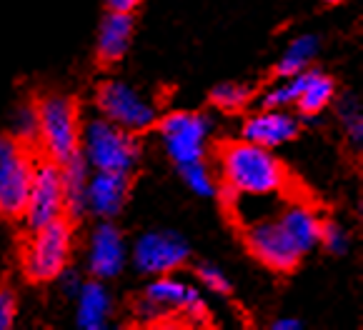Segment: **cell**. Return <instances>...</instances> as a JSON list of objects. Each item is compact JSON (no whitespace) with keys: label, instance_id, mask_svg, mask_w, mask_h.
I'll list each match as a JSON object with an SVG mask.
<instances>
[{"label":"cell","instance_id":"6da1fadb","mask_svg":"<svg viewBox=\"0 0 363 330\" xmlns=\"http://www.w3.org/2000/svg\"><path fill=\"white\" fill-rule=\"evenodd\" d=\"M220 183L233 188L240 195L268 198L284 195L291 186L286 165L273 155L271 148H263L251 140H228L218 148Z\"/></svg>","mask_w":363,"mask_h":330},{"label":"cell","instance_id":"7a4b0ae2","mask_svg":"<svg viewBox=\"0 0 363 330\" xmlns=\"http://www.w3.org/2000/svg\"><path fill=\"white\" fill-rule=\"evenodd\" d=\"M80 153L88 160L91 171L133 176L143 155V145L135 133L118 128L116 123L98 115L80 125Z\"/></svg>","mask_w":363,"mask_h":330},{"label":"cell","instance_id":"3957f363","mask_svg":"<svg viewBox=\"0 0 363 330\" xmlns=\"http://www.w3.org/2000/svg\"><path fill=\"white\" fill-rule=\"evenodd\" d=\"M73 253V220L68 215L28 230L23 248V275L30 283H53L70 266Z\"/></svg>","mask_w":363,"mask_h":330},{"label":"cell","instance_id":"277c9868","mask_svg":"<svg viewBox=\"0 0 363 330\" xmlns=\"http://www.w3.org/2000/svg\"><path fill=\"white\" fill-rule=\"evenodd\" d=\"M38 106V153L63 163L80 150V110L78 103L63 93H45Z\"/></svg>","mask_w":363,"mask_h":330},{"label":"cell","instance_id":"5b68a950","mask_svg":"<svg viewBox=\"0 0 363 330\" xmlns=\"http://www.w3.org/2000/svg\"><path fill=\"white\" fill-rule=\"evenodd\" d=\"M38 150L11 133H0V218L21 220Z\"/></svg>","mask_w":363,"mask_h":330},{"label":"cell","instance_id":"8992f818","mask_svg":"<svg viewBox=\"0 0 363 330\" xmlns=\"http://www.w3.org/2000/svg\"><path fill=\"white\" fill-rule=\"evenodd\" d=\"M155 128L163 140L168 158L173 165L196 163L208 158V140L213 133V120L206 113L196 110H171L166 115H158Z\"/></svg>","mask_w":363,"mask_h":330},{"label":"cell","instance_id":"52a82bcc","mask_svg":"<svg viewBox=\"0 0 363 330\" xmlns=\"http://www.w3.org/2000/svg\"><path fill=\"white\" fill-rule=\"evenodd\" d=\"M96 108L98 115L135 135L155 128L158 120V108L125 80H103L96 88Z\"/></svg>","mask_w":363,"mask_h":330},{"label":"cell","instance_id":"ba28073f","mask_svg":"<svg viewBox=\"0 0 363 330\" xmlns=\"http://www.w3.org/2000/svg\"><path fill=\"white\" fill-rule=\"evenodd\" d=\"M138 315L145 320H158L160 315H183L196 325H206L208 308L196 288L171 275H158L148 283L138 303Z\"/></svg>","mask_w":363,"mask_h":330},{"label":"cell","instance_id":"9c48e42d","mask_svg":"<svg viewBox=\"0 0 363 330\" xmlns=\"http://www.w3.org/2000/svg\"><path fill=\"white\" fill-rule=\"evenodd\" d=\"M243 243L261 266L271 268L273 273H284V275L294 273L303 258L298 245L291 240L278 218H268V215L243 225Z\"/></svg>","mask_w":363,"mask_h":330},{"label":"cell","instance_id":"30bf717a","mask_svg":"<svg viewBox=\"0 0 363 330\" xmlns=\"http://www.w3.org/2000/svg\"><path fill=\"white\" fill-rule=\"evenodd\" d=\"M65 215V198H63V178H60V165L55 160L40 158L33 168L30 188H28V200L23 208V225L26 230H35L50 220Z\"/></svg>","mask_w":363,"mask_h":330},{"label":"cell","instance_id":"8fae6325","mask_svg":"<svg viewBox=\"0 0 363 330\" xmlns=\"http://www.w3.org/2000/svg\"><path fill=\"white\" fill-rule=\"evenodd\" d=\"M191 258V245L176 230H148L138 235L130 248L128 261L143 275L158 278L171 275L181 266H186Z\"/></svg>","mask_w":363,"mask_h":330},{"label":"cell","instance_id":"7c38bea8","mask_svg":"<svg viewBox=\"0 0 363 330\" xmlns=\"http://www.w3.org/2000/svg\"><path fill=\"white\" fill-rule=\"evenodd\" d=\"M86 266L91 278H98V280H111V278H118L125 271L128 248H125V238L116 223L101 220L93 228L91 238H88Z\"/></svg>","mask_w":363,"mask_h":330},{"label":"cell","instance_id":"4fadbf2b","mask_svg":"<svg viewBox=\"0 0 363 330\" xmlns=\"http://www.w3.org/2000/svg\"><path fill=\"white\" fill-rule=\"evenodd\" d=\"M130 195L128 173L91 171L86 188V215H96L98 220H113L123 213Z\"/></svg>","mask_w":363,"mask_h":330},{"label":"cell","instance_id":"5bb4252c","mask_svg":"<svg viewBox=\"0 0 363 330\" xmlns=\"http://www.w3.org/2000/svg\"><path fill=\"white\" fill-rule=\"evenodd\" d=\"M301 133V120L289 113L286 108H261L258 113L246 118L243 128H240V138L251 140L263 148H278V145L291 143L298 138Z\"/></svg>","mask_w":363,"mask_h":330},{"label":"cell","instance_id":"9a60e30c","mask_svg":"<svg viewBox=\"0 0 363 330\" xmlns=\"http://www.w3.org/2000/svg\"><path fill=\"white\" fill-rule=\"evenodd\" d=\"M135 18L133 13H116L108 11L98 25V43L96 55L101 65H116L118 60L128 53L133 43Z\"/></svg>","mask_w":363,"mask_h":330},{"label":"cell","instance_id":"2e32d148","mask_svg":"<svg viewBox=\"0 0 363 330\" xmlns=\"http://www.w3.org/2000/svg\"><path fill=\"white\" fill-rule=\"evenodd\" d=\"M278 223L284 225V230L291 235L298 251L311 253L313 248H318V238H320V223L323 218L318 215V210L313 205L303 200H289L284 208L278 210Z\"/></svg>","mask_w":363,"mask_h":330},{"label":"cell","instance_id":"e0dca14e","mask_svg":"<svg viewBox=\"0 0 363 330\" xmlns=\"http://www.w3.org/2000/svg\"><path fill=\"white\" fill-rule=\"evenodd\" d=\"M113 313V298L103 280L93 278L75 295V323L80 330H106Z\"/></svg>","mask_w":363,"mask_h":330},{"label":"cell","instance_id":"ac0fdd59","mask_svg":"<svg viewBox=\"0 0 363 330\" xmlns=\"http://www.w3.org/2000/svg\"><path fill=\"white\" fill-rule=\"evenodd\" d=\"M60 165V178H63V198H65V215L70 220H78L86 215V188L91 178V165L83 158V153L70 155Z\"/></svg>","mask_w":363,"mask_h":330},{"label":"cell","instance_id":"d6986e66","mask_svg":"<svg viewBox=\"0 0 363 330\" xmlns=\"http://www.w3.org/2000/svg\"><path fill=\"white\" fill-rule=\"evenodd\" d=\"M333 98H336V83H333L331 75L320 73L318 68H311L308 83L303 86V91L296 98L294 106L298 108L301 115L315 118L331 106Z\"/></svg>","mask_w":363,"mask_h":330},{"label":"cell","instance_id":"ffe728a7","mask_svg":"<svg viewBox=\"0 0 363 330\" xmlns=\"http://www.w3.org/2000/svg\"><path fill=\"white\" fill-rule=\"evenodd\" d=\"M318 48H320L318 35H311V33L298 35L294 43L286 48V53L281 55V60L276 63V78H291V75L306 70L311 63H313L315 55H318Z\"/></svg>","mask_w":363,"mask_h":330},{"label":"cell","instance_id":"44dd1931","mask_svg":"<svg viewBox=\"0 0 363 330\" xmlns=\"http://www.w3.org/2000/svg\"><path fill=\"white\" fill-rule=\"evenodd\" d=\"M308 75H311V65L306 70H301V73L291 75V78H281V83H276L271 91L261 93V98H258L261 108H289V106H294L296 98H298L301 91H303V86L308 83Z\"/></svg>","mask_w":363,"mask_h":330},{"label":"cell","instance_id":"7402d4cb","mask_svg":"<svg viewBox=\"0 0 363 330\" xmlns=\"http://www.w3.org/2000/svg\"><path fill=\"white\" fill-rule=\"evenodd\" d=\"M178 176L201 198H216V193H218V178H216L208 160H196V163L178 165Z\"/></svg>","mask_w":363,"mask_h":330},{"label":"cell","instance_id":"603a6c76","mask_svg":"<svg viewBox=\"0 0 363 330\" xmlns=\"http://www.w3.org/2000/svg\"><path fill=\"white\" fill-rule=\"evenodd\" d=\"M336 101V98H333ZM336 110L338 118L343 123V130H346V138L348 143L353 145L356 150H361L363 145V110H361V103L353 93H343L341 98L336 101Z\"/></svg>","mask_w":363,"mask_h":330},{"label":"cell","instance_id":"cb8c5ba5","mask_svg":"<svg viewBox=\"0 0 363 330\" xmlns=\"http://www.w3.org/2000/svg\"><path fill=\"white\" fill-rule=\"evenodd\" d=\"M211 106L223 113H240L253 101V88L246 83H218L208 96Z\"/></svg>","mask_w":363,"mask_h":330},{"label":"cell","instance_id":"d4e9b609","mask_svg":"<svg viewBox=\"0 0 363 330\" xmlns=\"http://www.w3.org/2000/svg\"><path fill=\"white\" fill-rule=\"evenodd\" d=\"M38 106L35 101H26L13 110V123H11V135L18 138L21 143L30 145L38 150Z\"/></svg>","mask_w":363,"mask_h":330},{"label":"cell","instance_id":"484cf974","mask_svg":"<svg viewBox=\"0 0 363 330\" xmlns=\"http://www.w3.org/2000/svg\"><path fill=\"white\" fill-rule=\"evenodd\" d=\"M318 245H323L331 256H346L348 253V245H351V238H348L346 228L333 220H323L320 223V238Z\"/></svg>","mask_w":363,"mask_h":330},{"label":"cell","instance_id":"4316f807","mask_svg":"<svg viewBox=\"0 0 363 330\" xmlns=\"http://www.w3.org/2000/svg\"><path fill=\"white\" fill-rule=\"evenodd\" d=\"M196 275L198 280L203 283L208 288L211 293H218V295H228L230 293V280L218 266L213 263H198L196 266Z\"/></svg>","mask_w":363,"mask_h":330},{"label":"cell","instance_id":"83f0119b","mask_svg":"<svg viewBox=\"0 0 363 330\" xmlns=\"http://www.w3.org/2000/svg\"><path fill=\"white\" fill-rule=\"evenodd\" d=\"M18 298L16 290L8 285H0V330H11L16 325Z\"/></svg>","mask_w":363,"mask_h":330},{"label":"cell","instance_id":"f1b7e54d","mask_svg":"<svg viewBox=\"0 0 363 330\" xmlns=\"http://www.w3.org/2000/svg\"><path fill=\"white\" fill-rule=\"evenodd\" d=\"M55 280H58L60 290H63V293L68 295V298H75V295H78V290H80V285H83V280L78 278V273L70 271V268H65V271L60 273V275L55 278Z\"/></svg>","mask_w":363,"mask_h":330},{"label":"cell","instance_id":"f546056e","mask_svg":"<svg viewBox=\"0 0 363 330\" xmlns=\"http://www.w3.org/2000/svg\"><path fill=\"white\" fill-rule=\"evenodd\" d=\"M103 3H106L108 11H116V13H135L143 0H103Z\"/></svg>","mask_w":363,"mask_h":330},{"label":"cell","instance_id":"4dcf8cb0","mask_svg":"<svg viewBox=\"0 0 363 330\" xmlns=\"http://www.w3.org/2000/svg\"><path fill=\"white\" fill-rule=\"evenodd\" d=\"M271 328L273 330H301V328H303V320H298V318H278V320H273Z\"/></svg>","mask_w":363,"mask_h":330},{"label":"cell","instance_id":"1f68e13d","mask_svg":"<svg viewBox=\"0 0 363 330\" xmlns=\"http://www.w3.org/2000/svg\"><path fill=\"white\" fill-rule=\"evenodd\" d=\"M323 3H328V6H338V3H343V0H323Z\"/></svg>","mask_w":363,"mask_h":330}]
</instances>
